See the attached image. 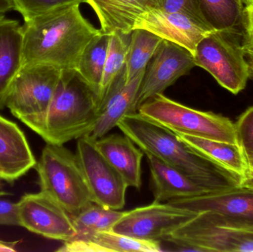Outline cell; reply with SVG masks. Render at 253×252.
I'll return each mask as SVG.
<instances>
[{
  "label": "cell",
  "mask_w": 253,
  "mask_h": 252,
  "mask_svg": "<svg viewBox=\"0 0 253 252\" xmlns=\"http://www.w3.org/2000/svg\"><path fill=\"white\" fill-rule=\"evenodd\" d=\"M168 203L198 213H218L253 225V189L242 185L199 196L172 200Z\"/></svg>",
  "instance_id": "cell-14"
},
{
  "label": "cell",
  "mask_w": 253,
  "mask_h": 252,
  "mask_svg": "<svg viewBox=\"0 0 253 252\" xmlns=\"http://www.w3.org/2000/svg\"><path fill=\"white\" fill-rule=\"evenodd\" d=\"M11 10H13V7L10 0H0V17L5 16Z\"/></svg>",
  "instance_id": "cell-34"
},
{
  "label": "cell",
  "mask_w": 253,
  "mask_h": 252,
  "mask_svg": "<svg viewBox=\"0 0 253 252\" xmlns=\"http://www.w3.org/2000/svg\"><path fill=\"white\" fill-rule=\"evenodd\" d=\"M243 49L245 55L249 56V59H253V41H243Z\"/></svg>",
  "instance_id": "cell-36"
},
{
  "label": "cell",
  "mask_w": 253,
  "mask_h": 252,
  "mask_svg": "<svg viewBox=\"0 0 253 252\" xmlns=\"http://www.w3.org/2000/svg\"><path fill=\"white\" fill-rule=\"evenodd\" d=\"M80 4L61 7L22 25V65L43 64L77 71L83 52L102 34L85 19Z\"/></svg>",
  "instance_id": "cell-1"
},
{
  "label": "cell",
  "mask_w": 253,
  "mask_h": 252,
  "mask_svg": "<svg viewBox=\"0 0 253 252\" xmlns=\"http://www.w3.org/2000/svg\"><path fill=\"white\" fill-rule=\"evenodd\" d=\"M19 242V241H4L0 240V252H16Z\"/></svg>",
  "instance_id": "cell-33"
},
{
  "label": "cell",
  "mask_w": 253,
  "mask_h": 252,
  "mask_svg": "<svg viewBox=\"0 0 253 252\" xmlns=\"http://www.w3.org/2000/svg\"><path fill=\"white\" fill-rule=\"evenodd\" d=\"M190 147L214 164L244 180L249 172V165L238 144L228 143L190 135L176 133Z\"/></svg>",
  "instance_id": "cell-22"
},
{
  "label": "cell",
  "mask_w": 253,
  "mask_h": 252,
  "mask_svg": "<svg viewBox=\"0 0 253 252\" xmlns=\"http://www.w3.org/2000/svg\"><path fill=\"white\" fill-rule=\"evenodd\" d=\"M95 145L104 158L126 180L128 187L141 186V161L144 152L135 146L126 135L105 136L95 141Z\"/></svg>",
  "instance_id": "cell-18"
},
{
  "label": "cell",
  "mask_w": 253,
  "mask_h": 252,
  "mask_svg": "<svg viewBox=\"0 0 253 252\" xmlns=\"http://www.w3.org/2000/svg\"><path fill=\"white\" fill-rule=\"evenodd\" d=\"M197 215L168 202L153 201L150 205L125 212L112 230L137 239L160 242Z\"/></svg>",
  "instance_id": "cell-10"
},
{
  "label": "cell",
  "mask_w": 253,
  "mask_h": 252,
  "mask_svg": "<svg viewBox=\"0 0 253 252\" xmlns=\"http://www.w3.org/2000/svg\"><path fill=\"white\" fill-rule=\"evenodd\" d=\"M236 139L248 161L253 165V106L250 107L235 123Z\"/></svg>",
  "instance_id": "cell-30"
},
{
  "label": "cell",
  "mask_w": 253,
  "mask_h": 252,
  "mask_svg": "<svg viewBox=\"0 0 253 252\" xmlns=\"http://www.w3.org/2000/svg\"><path fill=\"white\" fill-rule=\"evenodd\" d=\"M22 66V26L19 21L0 17V110L5 108L10 85Z\"/></svg>",
  "instance_id": "cell-20"
},
{
  "label": "cell",
  "mask_w": 253,
  "mask_h": 252,
  "mask_svg": "<svg viewBox=\"0 0 253 252\" xmlns=\"http://www.w3.org/2000/svg\"><path fill=\"white\" fill-rule=\"evenodd\" d=\"M146 7L190 16L211 30H215L205 17L199 0H147Z\"/></svg>",
  "instance_id": "cell-28"
},
{
  "label": "cell",
  "mask_w": 253,
  "mask_h": 252,
  "mask_svg": "<svg viewBox=\"0 0 253 252\" xmlns=\"http://www.w3.org/2000/svg\"><path fill=\"white\" fill-rule=\"evenodd\" d=\"M10 195V193L6 192L4 189V185H3L2 180L0 179V197H5L9 196Z\"/></svg>",
  "instance_id": "cell-37"
},
{
  "label": "cell",
  "mask_w": 253,
  "mask_h": 252,
  "mask_svg": "<svg viewBox=\"0 0 253 252\" xmlns=\"http://www.w3.org/2000/svg\"><path fill=\"white\" fill-rule=\"evenodd\" d=\"M62 73L51 65H23L7 93L6 108L40 136Z\"/></svg>",
  "instance_id": "cell-6"
},
{
  "label": "cell",
  "mask_w": 253,
  "mask_h": 252,
  "mask_svg": "<svg viewBox=\"0 0 253 252\" xmlns=\"http://www.w3.org/2000/svg\"><path fill=\"white\" fill-rule=\"evenodd\" d=\"M253 1V0H246V1ZM246 1H245V2H246Z\"/></svg>",
  "instance_id": "cell-39"
},
{
  "label": "cell",
  "mask_w": 253,
  "mask_h": 252,
  "mask_svg": "<svg viewBox=\"0 0 253 252\" xmlns=\"http://www.w3.org/2000/svg\"><path fill=\"white\" fill-rule=\"evenodd\" d=\"M241 1H243V2H244V3H245V0H241Z\"/></svg>",
  "instance_id": "cell-40"
},
{
  "label": "cell",
  "mask_w": 253,
  "mask_h": 252,
  "mask_svg": "<svg viewBox=\"0 0 253 252\" xmlns=\"http://www.w3.org/2000/svg\"><path fill=\"white\" fill-rule=\"evenodd\" d=\"M35 168L40 192L56 201L71 216L93 202L77 155L64 145L47 144Z\"/></svg>",
  "instance_id": "cell-4"
},
{
  "label": "cell",
  "mask_w": 253,
  "mask_h": 252,
  "mask_svg": "<svg viewBox=\"0 0 253 252\" xmlns=\"http://www.w3.org/2000/svg\"><path fill=\"white\" fill-rule=\"evenodd\" d=\"M60 252H159V241L131 238L113 230L99 231L87 236L74 238L56 250Z\"/></svg>",
  "instance_id": "cell-19"
},
{
  "label": "cell",
  "mask_w": 253,
  "mask_h": 252,
  "mask_svg": "<svg viewBox=\"0 0 253 252\" xmlns=\"http://www.w3.org/2000/svg\"><path fill=\"white\" fill-rule=\"evenodd\" d=\"M107 210L99 204L90 203L78 213L71 216L77 234L74 238L87 236L97 231V224Z\"/></svg>",
  "instance_id": "cell-29"
},
{
  "label": "cell",
  "mask_w": 253,
  "mask_h": 252,
  "mask_svg": "<svg viewBox=\"0 0 253 252\" xmlns=\"http://www.w3.org/2000/svg\"><path fill=\"white\" fill-rule=\"evenodd\" d=\"M241 185L245 186V187L253 189V165L249 167L248 176L242 180Z\"/></svg>",
  "instance_id": "cell-35"
},
{
  "label": "cell",
  "mask_w": 253,
  "mask_h": 252,
  "mask_svg": "<svg viewBox=\"0 0 253 252\" xmlns=\"http://www.w3.org/2000/svg\"><path fill=\"white\" fill-rule=\"evenodd\" d=\"M19 226L65 243L77 234L71 215L43 192L25 194L18 202Z\"/></svg>",
  "instance_id": "cell-11"
},
{
  "label": "cell",
  "mask_w": 253,
  "mask_h": 252,
  "mask_svg": "<svg viewBox=\"0 0 253 252\" xmlns=\"http://www.w3.org/2000/svg\"><path fill=\"white\" fill-rule=\"evenodd\" d=\"M117 127L144 154L156 157L211 191L242 183L240 179L190 147L178 134L138 112L123 117Z\"/></svg>",
  "instance_id": "cell-2"
},
{
  "label": "cell",
  "mask_w": 253,
  "mask_h": 252,
  "mask_svg": "<svg viewBox=\"0 0 253 252\" xmlns=\"http://www.w3.org/2000/svg\"><path fill=\"white\" fill-rule=\"evenodd\" d=\"M163 40L146 30L132 31L125 65L126 83L146 70Z\"/></svg>",
  "instance_id": "cell-23"
},
{
  "label": "cell",
  "mask_w": 253,
  "mask_h": 252,
  "mask_svg": "<svg viewBox=\"0 0 253 252\" xmlns=\"http://www.w3.org/2000/svg\"><path fill=\"white\" fill-rule=\"evenodd\" d=\"M147 0H85L99 19L102 34H130Z\"/></svg>",
  "instance_id": "cell-21"
},
{
  "label": "cell",
  "mask_w": 253,
  "mask_h": 252,
  "mask_svg": "<svg viewBox=\"0 0 253 252\" xmlns=\"http://www.w3.org/2000/svg\"><path fill=\"white\" fill-rule=\"evenodd\" d=\"M240 30H213L198 44L195 65L208 71L217 82L234 95L246 87L249 65Z\"/></svg>",
  "instance_id": "cell-8"
},
{
  "label": "cell",
  "mask_w": 253,
  "mask_h": 252,
  "mask_svg": "<svg viewBox=\"0 0 253 252\" xmlns=\"http://www.w3.org/2000/svg\"><path fill=\"white\" fill-rule=\"evenodd\" d=\"M99 112L96 92L77 71H62L40 137L46 144L64 145L87 136Z\"/></svg>",
  "instance_id": "cell-3"
},
{
  "label": "cell",
  "mask_w": 253,
  "mask_h": 252,
  "mask_svg": "<svg viewBox=\"0 0 253 252\" xmlns=\"http://www.w3.org/2000/svg\"><path fill=\"white\" fill-rule=\"evenodd\" d=\"M0 226H19L18 203L0 197Z\"/></svg>",
  "instance_id": "cell-31"
},
{
  "label": "cell",
  "mask_w": 253,
  "mask_h": 252,
  "mask_svg": "<svg viewBox=\"0 0 253 252\" xmlns=\"http://www.w3.org/2000/svg\"><path fill=\"white\" fill-rule=\"evenodd\" d=\"M195 66L194 56L188 50L163 40L146 68L137 96V111L144 102L163 93Z\"/></svg>",
  "instance_id": "cell-12"
},
{
  "label": "cell",
  "mask_w": 253,
  "mask_h": 252,
  "mask_svg": "<svg viewBox=\"0 0 253 252\" xmlns=\"http://www.w3.org/2000/svg\"><path fill=\"white\" fill-rule=\"evenodd\" d=\"M245 1H246V0H245Z\"/></svg>",
  "instance_id": "cell-41"
},
{
  "label": "cell",
  "mask_w": 253,
  "mask_h": 252,
  "mask_svg": "<svg viewBox=\"0 0 253 252\" xmlns=\"http://www.w3.org/2000/svg\"><path fill=\"white\" fill-rule=\"evenodd\" d=\"M79 162L88 185L92 201L106 209L121 210L126 204V180L104 158L88 136L77 141Z\"/></svg>",
  "instance_id": "cell-9"
},
{
  "label": "cell",
  "mask_w": 253,
  "mask_h": 252,
  "mask_svg": "<svg viewBox=\"0 0 253 252\" xmlns=\"http://www.w3.org/2000/svg\"><path fill=\"white\" fill-rule=\"evenodd\" d=\"M248 65H249L250 78L253 81V59H249Z\"/></svg>",
  "instance_id": "cell-38"
},
{
  "label": "cell",
  "mask_w": 253,
  "mask_h": 252,
  "mask_svg": "<svg viewBox=\"0 0 253 252\" xmlns=\"http://www.w3.org/2000/svg\"><path fill=\"white\" fill-rule=\"evenodd\" d=\"M202 11L215 30H239L243 25L244 2L241 0H199Z\"/></svg>",
  "instance_id": "cell-26"
},
{
  "label": "cell",
  "mask_w": 253,
  "mask_h": 252,
  "mask_svg": "<svg viewBox=\"0 0 253 252\" xmlns=\"http://www.w3.org/2000/svg\"><path fill=\"white\" fill-rule=\"evenodd\" d=\"M164 241L184 251L253 252V225L202 212Z\"/></svg>",
  "instance_id": "cell-5"
},
{
  "label": "cell",
  "mask_w": 253,
  "mask_h": 252,
  "mask_svg": "<svg viewBox=\"0 0 253 252\" xmlns=\"http://www.w3.org/2000/svg\"><path fill=\"white\" fill-rule=\"evenodd\" d=\"M109 39L110 35L102 33L95 37L83 52L77 69L79 75L96 92L98 97L103 76Z\"/></svg>",
  "instance_id": "cell-24"
},
{
  "label": "cell",
  "mask_w": 253,
  "mask_h": 252,
  "mask_svg": "<svg viewBox=\"0 0 253 252\" xmlns=\"http://www.w3.org/2000/svg\"><path fill=\"white\" fill-rule=\"evenodd\" d=\"M146 70L126 83L125 70L99 106V117L88 137L96 141L118 125L120 120L137 112L136 101Z\"/></svg>",
  "instance_id": "cell-15"
},
{
  "label": "cell",
  "mask_w": 253,
  "mask_h": 252,
  "mask_svg": "<svg viewBox=\"0 0 253 252\" xmlns=\"http://www.w3.org/2000/svg\"><path fill=\"white\" fill-rule=\"evenodd\" d=\"M130 34L116 33L110 35L103 76L98 97L99 106L116 80L124 71Z\"/></svg>",
  "instance_id": "cell-25"
},
{
  "label": "cell",
  "mask_w": 253,
  "mask_h": 252,
  "mask_svg": "<svg viewBox=\"0 0 253 252\" xmlns=\"http://www.w3.org/2000/svg\"><path fill=\"white\" fill-rule=\"evenodd\" d=\"M138 112L175 133L238 144L236 126L230 118L189 108L163 93L144 102Z\"/></svg>",
  "instance_id": "cell-7"
},
{
  "label": "cell",
  "mask_w": 253,
  "mask_h": 252,
  "mask_svg": "<svg viewBox=\"0 0 253 252\" xmlns=\"http://www.w3.org/2000/svg\"><path fill=\"white\" fill-rule=\"evenodd\" d=\"M244 40L253 41V1L245 2L243 14Z\"/></svg>",
  "instance_id": "cell-32"
},
{
  "label": "cell",
  "mask_w": 253,
  "mask_h": 252,
  "mask_svg": "<svg viewBox=\"0 0 253 252\" xmlns=\"http://www.w3.org/2000/svg\"><path fill=\"white\" fill-rule=\"evenodd\" d=\"M144 29L162 39L188 50L194 56L201 40L213 30L209 29L190 16L146 7L135 21L133 30Z\"/></svg>",
  "instance_id": "cell-13"
},
{
  "label": "cell",
  "mask_w": 253,
  "mask_h": 252,
  "mask_svg": "<svg viewBox=\"0 0 253 252\" xmlns=\"http://www.w3.org/2000/svg\"><path fill=\"white\" fill-rule=\"evenodd\" d=\"M13 10L20 13L25 22L61 7L85 3V0H10Z\"/></svg>",
  "instance_id": "cell-27"
},
{
  "label": "cell",
  "mask_w": 253,
  "mask_h": 252,
  "mask_svg": "<svg viewBox=\"0 0 253 252\" xmlns=\"http://www.w3.org/2000/svg\"><path fill=\"white\" fill-rule=\"evenodd\" d=\"M37 163L19 126L0 115V179L13 183L34 168Z\"/></svg>",
  "instance_id": "cell-16"
},
{
  "label": "cell",
  "mask_w": 253,
  "mask_h": 252,
  "mask_svg": "<svg viewBox=\"0 0 253 252\" xmlns=\"http://www.w3.org/2000/svg\"><path fill=\"white\" fill-rule=\"evenodd\" d=\"M146 155L156 202H169L172 200L199 196L212 192L156 157L150 154Z\"/></svg>",
  "instance_id": "cell-17"
}]
</instances>
